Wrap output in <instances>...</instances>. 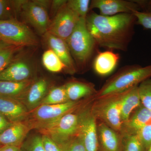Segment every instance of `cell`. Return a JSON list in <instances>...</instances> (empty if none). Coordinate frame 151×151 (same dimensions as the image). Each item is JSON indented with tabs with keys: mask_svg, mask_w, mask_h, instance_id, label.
Listing matches in <instances>:
<instances>
[{
	"mask_svg": "<svg viewBox=\"0 0 151 151\" xmlns=\"http://www.w3.org/2000/svg\"><path fill=\"white\" fill-rule=\"evenodd\" d=\"M137 19L133 14L104 16L94 12L86 17L87 29L98 46L127 51L134 34Z\"/></svg>",
	"mask_w": 151,
	"mask_h": 151,
	"instance_id": "obj_1",
	"label": "cell"
},
{
	"mask_svg": "<svg viewBox=\"0 0 151 151\" xmlns=\"http://www.w3.org/2000/svg\"><path fill=\"white\" fill-rule=\"evenodd\" d=\"M151 77V64L145 66L138 64L126 65L120 69L96 92L97 98L121 94L138 86Z\"/></svg>",
	"mask_w": 151,
	"mask_h": 151,
	"instance_id": "obj_2",
	"label": "cell"
},
{
	"mask_svg": "<svg viewBox=\"0 0 151 151\" xmlns=\"http://www.w3.org/2000/svg\"><path fill=\"white\" fill-rule=\"evenodd\" d=\"M76 68L89 66L98 46L87 29L86 17H80L75 29L66 41Z\"/></svg>",
	"mask_w": 151,
	"mask_h": 151,
	"instance_id": "obj_3",
	"label": "cell"
},
{
	"mask_svg": "<svg viewBox=\"0 0 151 151\" xmlns=\"http://www.w3.org/2000/svg\"><path fill=\"white\" fill-rule=\"evenodd\" d=\"M78 105V101H68L56 105H39L30 111L24 122L31 129H37L40 131L56 122L65 114L75 111Z\"/></svg>",
	"mask_w": 151,
	"mask_h": 151,
	"instance_id": "obj_4",
	"label": "cell"
},
{
	"mask_svg": "<svg viewBox=\"0 0 151 151\" xmlns=\"http://www.w3.org/2000/svg\"><path fill=\"white\" fill-rule=\"evenodd\" d=\"M75 111L65 114L40 131L51 138L59 148L61 147L78 135L82 111L77 113H75Z\"/></svg>",
	"mask_w": 151,
	"mask_h": 151,
	"instance_id": "obj_5",
	"label": "cell"
},
{
	"mask_svg": "<svg viewBox=\"0 0 151 151\" xmlns=\"http://www.w3.org/2000/svg\"><path fill=\"white\" fill-rule=\"evenodd\" d=\"M0 39L18 46H36L38 40L26 24L14 19L0 21Z\"/></svg>",
	"mask_w": 151,
	"mask_h": 151,
	"instance_id": "obj_6",
	"label": "cell"
},
{
	"mask_svg": "<svg viewBox=\"0 0 151 151\" xmlns=\"http://www.w3.org/2000/svg\"><path fill=\"white\" fill-rule=\"evenodd\" d=\"M122 93L100 98L92 110L95 117L116 132H121L123 123L121 118Z\"/></svg>",
	"mask_w": 151,
	"mask_h": 151,
	"instance_id": "obj_7",
	"label": "cell"
},
{
	"mask_svg": "<svg viewBox=\"0 0 151 151\" xmlns=\"http://www.w3.org/2000/svg\"><path fill=\"white\" fill-rule=\"evenodd\" d=\"M66 4L51 21L47 31L65 41L75 29L80 18Z\"/></svg>",
	"mask_w": 151,
	"mask_h": 151,
	"instance_id": "obj_8",
	"label": "cell"
},
{
	"mask_svg": "<svg viewBox=\"0 0 151 151\" xmlns=\"http://www.w3.org/2000/svg\"><path fill=\"white\" fill-rule=\"evenodd\" d=\"M20 15L40 35H43L47 32L51 22L48 10L36 0H26L23 5Z\"/></svg>",
	"mask_w": 151,
	"mask_h": 151,
	"instance_id": "obj_9",
	"label": "cell"
},
{
	"mask_svg": "<svg viewBox=\"0 0 151 151\" xmlns=\"http://www.w3.org/2000/svg\"><path fill=\"white\" fill-rule=\"evenodd\" d=\"M97 9L100 14L112 16L120 14H133L142 11L140 6L135 1L126 0H92L90 9Z\"/></svg>",
	"mask_w": 151,
	"mask_h": 151,
	"instance_id": "obj_10",
	"label": "cell"
},
{
	"mask_svg": "<svg viewBox=\"0 0 151 151\" xmlns=\"http://www.w3.org/2000/svg\"><path fill=\"white\" fill-rule=\"evenodd\" d=\"M92 110L82 111L78 134L82 139L86 151H98L97 125Z\"/></svg>",
	"mask_w": 151,
	"mask_h": 151,
	"instance_id": "obj_11",
	"label": "cell"
},
{
	"mask_svg": "<svg viewBox=\"0 0 151 151\" xmlns=\"http://www.w3.org/2000/svg\"><path fill=\"white\" fill-rule=\"evenodd\" d=\"M33 71V65L31 61L19 56L0 73V81H27L32 79Z\"/></svg>",
	"mask_w": 151,
	"mask_h": 151,
	"instance_id": "obj_12",
	"label": "cell"
},
{
	"mask_svg": "<svg viewBox=\"0 0 151 151\" xmlns=\"http://www.w3.org/2000/svg\"><path fill=\"white\" fill-rule=\"evenodd\" d=\"M44 42L56 53L66 68V72L73 74L77 70L67 42L60 38L47 32L42 35Z\"/></svg>",
	"mask_w": 151,
	"mask_h": 151,
	"instance_id": "obj_13",
	"label": "cell"
},
{
	"mask_svg": "<svg viewBox=\"0 0 151 151\" xmlns=\"http://www.w3.org/2000/svg\"><path fill=\"white\" fill-rule=\"evenodd\" d=\"M29 112L21 101L0 96V113L12 124L24 122Z\"/></svg>",
	"mask_w": 151,
	"mask_h": 151,
	"instance_id": "obj_14",
	"label": "cell"
},
{
	"mask_svg": "<svg viewBox=\"0 0 151 151\" xmlns=\"http://www.w3.org/2000/svg\"><path fill=\"white\" fill-rule=\"evenodd\" d=\"M50 90L48 80L44 78H39L35 80L20 101L30 112L39 106Z\"/></svg>",
	"mask_w": 151,
	"mask_h": 151,
	"instance_id": "obj_15",
	"label": "cell"
},
{
	"mask_svg": "<svg viewBox=\"0 0 151 151\" xmlns=\"http://www.w3.org/2000/svg\"><path fill=\"white\" fill-rule=\"evenodd\" d=\"M97 135L98 150L122 151L123 139L105 123L102 122L97 126Z\"/></svg>",
	"mask_w": 151,
	"mask_h": 151,
	"instance_id": "obj_16",
	"label": "cell"
},
{
	"mask_svg": "<svg viewBox=\"0 0 151 151\" xmlns=\"http://www.w3.org/2000/svg\"><path fill=\"white\" fill-rule=\"evenodd\" d=\"M31 129L24 122L14 123L0 134V144L3 146L21 147Z\"/></svg>",
	"mask_w": 151,
	"mask_h": 151,
	"instance_id": "obj_17",
	"label": "cell"
},
{
	"mask_svg": "<svg viewBox=\"0 0 151 151\" xmlns=\"http://www.w3.org/2000/svg\"><path fill=\"white\" fill-rule=\"evenodd\" d=\"M151 117V110L141 105L135 110L129 120L123 124L121 133L123 136L136 134L141 128L147 126Z\"/></svg>",
	"mask_w": 151,
	"mask_h": 151,
	"instance_id": "obj_18",
	"label": "cell"
},
{
	"mask_svg": "<svg viewBox=\"0 0 151 151\" xmlns=\"http://www.w3.org/2000/svg\"><path fill=\"white\" fill-rule=\"evenodd\" d=\"M119 59V54L111 50L99 52L93 61V69L101 76L109 75L116 68Z\"/></svg>",
	"mask_w": 151,
	"mask_h": 151,
	"instance_id": "obj_19",
	"label": "cell"
},
{
	"mask_svg": "<svg viewBox=\"0 0 151 151\" xmlns=\"http://www.w3.org/2000/svg\"><path fill=\"white\" fill-rule=\"evenodd\" d=\"M35 81L33 78L20 82L0 81V96L20 101Z\"/></svg>",
	"mask_w": 151,
	"mask_h": 151,
	"instance_id": "obj_20",
	"label": "cell"
},
{
	"mask_svg": "<svg viewBox=\"0 0 151 151\" xmlns=\"http://www.w3.org/2000/svg\"><path fill=\"white\" fill-rule=\"evenodd\" d=\"M138 86L122 93L121 118L123 124L129 120L133 111L142 105Z\"/></svg>",
	"mask_w": 151,
	"mask_h": 151,
	"instance_id": "obj_21",
	"label": "cell"
},
{
	"mask_svg": "<svg viewBox=\"0 0 151 151\" xmlns=\"http://www.w3.org/2000/svg\"><path fill=\"white\" fill-rule=\"evenodd\" d=\"M69 101L78 100L96 94L94 86L91 84L77 81H70L64 85Z\"/></svg>",
	"mask_w": 151,
	"mask_h": 151,
	"instance_id": "obj_22",
	"label": "cell"
},
{
	"mask_svg": "<svg viewBox=\"0 0 151 151\" xmlns=\"http://www.w3.org/2000/svg\"><path fill=\"white\" fill-rule=\"evenodd\" d=\"M23 47L0 40V73L20 56Z\"/></svg>",
	"mask_w": 151,
	"mask_h": 151,
	"instance_id": "obj_23",
	"label": "cell"
},
{
	"mask_svg": "<svg viewBox=\"0 0 151 151\" xmlns=\"http://www.w3.org/2000/svg\"><path fill=\"white\" fill-rule=\"evenodd\" d=\"M43 66L50 72L59 73L66 71V68L58 56L51 49L49 48L43 52L42 58Z\"/></svg>",
	"mask_w": 151,
	"mask_h": 151,
	"instance_id": "obj_24",
	"label": "cell"
},
{
	"mask_svg": "<svg viewBox=\"0 0 151 151\" xmlns=\"http://www.w3.org/2000/svg\"><path fill=\"white\" fill-rule=\"evenodd\" d=\"M68 101L64 85L50 89L40 105H56L66 103Z\"/></svg>",
	"mask_w": 151,
	"mask_h": 151,
	"instance_id": "obj_25",
	"label": "cell"
},
{
	"mask_svg": "<svg viewBox=\"0 0 151 151\" xmlns=\"http://www.w3.org/2000/svg\"><path fill=\"white\" fill-rule=\"evenodd\" d=\"M138 89L142 105L151 111V77L142 82Z\"/></svg>",
	"mask_w": 151,
	"mask_h": 151,
	"instance_id": "obj_26",
	"label": "cell"
},
{
	"mask_svg": "<svg viewBox=\"0 0 151 151\" xmlns=\"http://www.w3.org/2000/svg\"><path fill=\"white\" fill-rule=\"evenodd\" d=\"M90 0H68L67 5L80 17H86L90 10Z\"/></svg>",
	"mask_w": 151,
	"mask_h": 151,
	"instance_id": "obj_27",
	"label": "cell"
},
{
	"mask_svg": "<svg viewBox=\"0 0 151 151\" xmlns=\"http://www.w3.org/2000/svg\"><path fill=\"white\" fill-rule=\"evenodd\" d=\"M17 16L11 0H0V21L17 19Z\"/></svg>",
	"mask_w": 151,
	"mask_h": 151,
	"instance_id": "obj_28",
	"label": "cell"
},
{
	"mask_svg": "<svg viewBox=\"0 0 151 151\" xmlns=\"http://www.w3.org/2000/svg\"><path fill=\"white\" fill-rule=\"evenodd\" d=\"M124 137L122 151H145L137 135H125Z\"/></svg>",
	"mask_w": 151,
	"mask_h": 151,
	"instance_id": "obj_29",
	"label": "cell"
},
{
	"mask_svg": "<svg viewBox=\"0 0 151 151\" xmlns=\"http://www.w3.org/2000/svg\"><path fill=\"white\" fill-rule=\"evenodd\" d=\"M22 151H45L42 137L35 135L25 142L21 147Z\"/></svg>",
	"mask_w": 151,
	"mask_h": 151,
	"instance_id": "obj_30",
	"label": "cell"
},
{
	"mask_svg": "<svg viewBox=\"0 0 151 151\" xmlns=\"http://www.w3.org/2000/svg\"><path fill=\"white\" fill-rule=\"evenodd\" d=\"M139 140L146 151L151 145V125H147L141 128L136 133Z\"/></svg>",
	"mask_w": 151,
	"mask_h": 151,
	"instance_id": "obj_31",
	"label": "cell"
},
{
	"mask_svg": "<svg viewBox=\"0 0 151 151\" xmlns=\"http://www.w3.org/2000/svg\"><path fill=\"white\" fill-rule=\"evenodd\" d=\"M60 148L61 151H86L82 139L78 134Z\"/></svg>",
	"mask_w": 151,
	"mask_h": 151,
	"instance_id": "obj_32",
	"label": "cell"
},
{
	"mask_svg": "<svg viewBox=\"0 0 151 151\" xmlns=\"http://www.w3.org/2000/svg\"><path fill=\"white\" fill-rule=\"evenodd\" d=\"M133 14L137 19V24L145 29H151V12L136 11Z\"/></svg>",
	"mask_w": 151,
	"mask_h": 151,
	"instance_id": "obj_33",
	"label": "cell"
},
{
	"mask_svg": "<svg viewBox=\"0 0 151 151\" xmlns=\"http://www.w3.org/2000/svg\"><path fill=\"white\" fill-rule=\"evenodd\" d=\"M42 145L45 151H61L58 146L47 135L42 136Z\"/></svg>",
	"mask_w": 151,
	"mask_h": 151,
	"instance_id": "obj_34",
	"label": "cell"
},
{
	"mask_svg": "<svg viewBox=\"0 0 151 151\" xmlns=\"http://www.w3.org/2000/svg\"><path fill=\"white\" fill-rule=\"evenodd\" d=\"M66 0H53L51 1V5H50V13L51 16H55L58 12L60 9L65 5L67 3Z\"/></svg>",
	"mask_w": 151,
	"mask_h": 151,
	"instance_id": "obj_35",
	"label": "cell"
},
{
	"mask_svg": "<svg viewBox=\"0 0 151 151\" xmlns=\"http://www.w3.org/2000/svg\"><path fill=\"white\" fill-rule=\"evenodd\" d=\"M4 116L0 113V134L12 125Z\"/></svg>",
	"mask_w": 151,
	"mask_h": 151,
	"instance_id": "obj_36",
	"label": "cell"
},
{
	"mask_svg": "<svg viewBox=\"0 0 151 151\" xmlns=\"http://www.w3.org/2000/svg\"><path fill=\"white\" fill-rule=\"evenodd\" d=\"M142 11L151 12V0H135Z\"/></svg>",
	"mask_w": 151,
	"mask_h": 151,
	"instance_id": "obj_37",
	"label": "cell"
},
{
	"mask_svg": "<svg viewBox=\"0 0 151 151\" xmlns=\"http://www.w3.org/2000/svg\"><path fill=\"white\" fill-rule=\"evenodd\" d=\"M0 151H22L20 147L14 146H3Z\"/></svg>",
	"mask_w": 151,
	"mask_h": 151,
	"instance_id": "obj_38",
	"label": "cell"
},
{
	"mask_svg": "<svg viewBox=\"0 0 151 151\" xmlns=\"http://www.w3.org/2000/svg\"><path fill=\"white\" fill-rule=\"evenodd\" d=\"M146 151H151V145L150 147H149L148 148Z\"/></svg>",
	"mask_w": 151,
	"mask_h": 151,
	"instance_id": "obj_39",
	"label": "cell"
},
{
	"mask_svg": "<svg viewBox=\"0 0 151 151\" xmlns=\"http://www.w3.org/2000/svg\"><path fill=\"white\" fill-rule=\"evenodd\" d=\"M3 145H1V144H0V149L1 148V147H2Z\"/></svg>",
	"mask_w": 151,
	"mask_h": 151,
	"instance_id": "obj_40",
	"label": "cell"
},
{
	"mask_svg": "<svg viewBox=\"0 0 151 151\" xmlns=\"http://www.w3.org/2000/svg\"><path fill=\"white\" fill-rule=\"evenodd\" d=\"M0 40H1V39H0Z\"/></svg>",
	"mask_w": 151,
	"mask_h": 151,
	"instance_id": "obj_41",
	"label": "cell"
}]
</instances>
